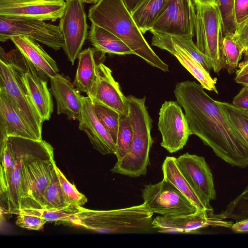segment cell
<instances>
[{"label": "cell", "instance_id": "obj_1", "mask_svg": "<svg viewBox=\"0 0 248 248\" xmlns=\"http://www.w3.org/2000/svg\"><path fill=\"white\" fill-rule=\"evenodd\" d=\"M194 81L177 83L174 93L185 111L191 135L198 137L215 154L232 166H248V147L237 135L217 101Z\"/></svg>", "mask_w": 248, "mask_h": 248}, {"label": "cell", "instance_id": "obj_2", "mask_svg": "<svg viewBox=\"0 0 248 248\" xmlns=\"http://www.w3.org/2000/svg\"><path fill=\"white\" fill-rule=\"evenodd\" d=\"M0 147L1 210L15 214L20 209V180L23 165L28 162L54 158L52 146L44 140L10 136Z\"/></svg>", "mask_w": 248, "mask_h": 248}, {"label": "cell", "instance_id": "obj_3", "mask_svg": "<svg viewBox=\"0 0 248 248\" xmlns=\"http://www.w3.org/2000/svg\"><path fill=\"white\" fill-rule=\"evenodd\" d=\"M88 16L92 23L115 35L148 64L169 71L146 41L123 0H99L90 7Z\"/></svg>", "mask_w": 248, "mask_h": 248}, {"label": "cell", "instance_id": "obj_4", "mask_svg": "<svg viewBox=\"0 0 248 248\" xmlns=\"http://www.w3.org/2000/svg\"><path fill=\"white\" fill-rule=\"evenodd\" d=\"M153 214L144 203L108 210L79 206L71 225L102 233H146L154 230Z\"/></svg>", "mask_w": 248, "mask_h": 248}, {"label": "cell", "instance_id": "obj_5", "mask_svg": "<svg viewBox=\"0 0 248 248\" xmlns=\"http://www.w3.org/2000/svg\"><path fill=\"white\" fill-rule=\"evenodd\" d=\"M128 116L133 131V138L128 153L117 160L111 169L114 173L138 177L145 175L149 164V154L153 144L151 135L152 120L145 106L146 97L137 98L130 95Z\"/></svg>", "mask_w": 248, "mask_h": 248}, {"label": "cell", "instance_id": "obj_6", "mask_svg": "<svg viewBox=\"0 0 248 248\" xmlns=\"http://www.w3.org/2000/svg\"><path fill=\"white\" fill-rule=\"evenodd\" d=\"M195 32L198 49L211 60L218 73L225 67L220 13L217 4L196 5Z\"/></svg>", "mask_w": 248, "mask_h": 248}, {"label": "cell", "instance_id": "obj_7", "mask_svg": "<svg viewBox=\"0 0 248 248\" xmlns=\"http://www.w3.org/2000/svg\"><path fill=\"white\" fill-rule=\"evenodd\" d=\"M0 55L16 67L40 117L43 122L49 120L53 110V103L47 86L48 78L40 73L16 47L6 53L0 47Z\"/></svg>", "mask_w": 248, "mask_h": 248}, {"label": "cell", "instance_id": "obj_8", "mask_svg": "<svg viewBox=\"0 0 248 248\" xmlns=\"http://www.w3.org/2000/svg\"><path fill=\"white\" fill-rule=\"evenodd\" d=\"M141 193L143 203L153 214L172 217L191 215L200 210L163 178L157 183L145 185Z\"/></svg>", "mask_w": 248, "mask_h": 248}, {"label": "cell", "instance_id": "obj_9", "mask_svg": "<svg viewBox=\"0 0 248 248\" xmlns=\"http://www.w3.org/2000/svg\"><path fill=\"white\" fill-rule=\"evenodd\" d=\"M24 36L55 50L64 46V39L59 26L29 18L0 16V41Z\"/></svg>", "mask_w": 248, "mask_h": 248}, {"label": "cell", "instance_id": "obj_10", "mask_svg": "<svg viewBox=\"0 0 248 248\" xmlns=\"http://www.w3.org/2000/svg\"><path fill=\"white\" fill-rule=\"evenodd\" d=\"M0 58V91L6 93L42 140L43 121L35 108L16 67L1 55Z\"/></svg>", "mask_w": 248, "mask_h": 248}, {"label": "cell", "instance_id": "obj_11", "mask_svg": "<svg viewBox=\"0 0 248 248\" xmlns=\"http://www.w3.org/2000/svg\"><path fill=\"white\" fill-rule=\"evenodd\" d=\"M56 165L54 158L35 160L24 164L20 180V209H43L44 192Z\"/></svg>", "mask_w": 248, "mask_h": 248}, {"label": "cell", "instance_id": "obj_12", "mask_svg": "<svg viewBox=\"0 0 248 248\" xmlns=\"http://www.w3.org/2000/svg\"><path fill=\"white\" fill-rule=\"evenodd\" d=\"M64 13L59 27L64 39L63 50L74 64L88 36L84 0H65Z\"/></svg>", "mask_w": 248, "mask_h": 248}, {"label": "cell", "instance_id": "obj_13", "mask_svg": "<svg viewBox=\"0 0 248 248\" xmlns=\"http://www.w3.org/2000/svg\"><path fill=\"white\" fill-rule=\"evenodd\" d=\"M195 21L192 0H168L150 31L192 38Z\"/></svg>", "mask_w": 248, "mask_h": 248}, {"label": "cell", "instance_id": "obj_14", "mask_svg": "<svg viewBox=\"0 0 248 248\" xmlns=\"http://www.w3.org/2000/svg\"><path fill=\"white\" fill-rule=\"evenodd\" d=\"M161 146L170 153L182 149L191 135L185 114L177 101H166L159 112Z\"/></svg>", "mask_w": 248, "mask_h": 248}, {"label": "cell", "instance_id": "obj_15", "mask_svg": "<svg viewBox=\"0 0 248 248\" xmlns=\"http://www.w3.org/2000/svg\"><path fill=\"white\" fill-rule=\"evenodd\" d=\"M234 223L221 218L213 211L199 210L188 215L178 217L158 216L153 218L154 230L165 233H196L209 227L231 229Z\"/></svg>", "mask_w": 248, "mask_h": 248}, {"label": "cell", "instance_id": "obj_16", "mask_svg": "<svg viewBox=\"0 0 248 248\" xmlns=\"http://www.w3.org/2000/svg\"><path fill=\"white\" fill-rule=\"evenodd\" d=\"M65 7V0H0V16L54 22Z\"/></svg>", "mask_w": 248, "mask_h": 248}, {"label": "cell", "instance_id": "obj_17", "mask_svg": "<svg viewBox=\"0 0 248 248\" xmlns=\"http://www.w3.org/2000/svg\"><path fill=\"white\" fill-rule=\"evenodd\" d=\"M181 172L193 188L207 204L216 198L211 170L205 158L186 152L176 158Z\"/></svg>", "mask_w": 248, "mask_h": 248}, {"label": "cell", "instance_id": "obj_18", "mask_svg": "<svg viewBox=\"0 0 248 248\" xmlns=\"http://www.w3.org/2000/svg\"><path fill=\"white\" fill-rule=\"evenodd\" d=\"M97 79L94 90L89 97L92 101L102 103L121 114H128V102L113 78L112 71L103 63L97 65Z\"/></svg>", "mask_w": 248, "mask_h": 248}, {"label": "cell", "instance_id": "obj_19", "mask_svg": "<svg viewBox=\"0 0 248 248\" xmlns=\"http://www.w3.org/2000/svg\"><path fill=\"white\" fill-rule=\"evenodd\" d=\"M10 136L41 140L10 96L0 91V143Z\"/></svg>", "mask_w": 248, "mask_h": 248}, {"label": "cell", "instance_id": "obj_20", "mask_svg": "<svg viewBox=\"0 0 248 248\" xmlns=\"http://www.w3.org/2000/svg\"><path fill=\"white\" fill-rule=\"evenodd\" d=\"M78 127L87 135L93 148L103 155L113 154L116 144L96 116L89 97L83 96Z\"/></svg>", "mask_w": 248, "mask_h": 248}, {"label": "cell", "instance_id": "obj_21", "mask_svg": "<svg viewBox=\"0 0 248 248\" xmlns=\"http://www.w3.org/2000/svg\"><path fill=\"white\" fill-rule=\"evenodd\" d=\"M49 79L50 91L56 101L57 114H64L69 120H78L83 96L66 76L58 74Z\"/></svg>", "mask_w": 248, "mask_h": 248}, {"label": "cell", "instance_id": "obj_22", "mask_svg": "<svg viewBox=\"0 0 248 248\" xmlns=\"http://www.w3.org/2000/svg\"><path fill=\"white\" fill-rule=\"evenodd\" d=\"M151 45L168 51L199 82L202 87L218 93L216 86L217 78H213L198 62L185 51L173 45L164 34L152 32Z\"/></svg>", "mask_w": 248, "mask_h": 248}, {"label": "cell", "instance_id": "obj_23", "mask_svg": "<svg viewBox=\"0 0 248 248\" xmlns=\"http://www.w3.org/2000/svg\"><path fill=\"white\" fill-rule=\"evenodd\" d=\"M10 40L43 76L50 79L59 74L55 60L37 41L24 36L13 37Z\"/></svg>", "mask_w": 248, "mask_h": 248}, {"label": "cell", "instance_id": "obj_24", "mask_svg": "<svg viewBox=\"0 0 248 248\" xmlns=\"http://www.w3.org/2000/svg\"><path fill=\"white\" fill-rule=\"evenodd\" d=\"M163 179L171 183L200 210L213 211L198 195L179 169L173 156H167L162 165Z\"/></svg>", "mask_w": 248, "mask_h": 248}, {"label": "cell", "instance_id": "obj_25", "mask_svg": "<svg viewBox=\"0 0 248 248\" xmlns=\"http://www.w3.org/2000/svg\"><path fill=\"white\" fill-rule=\"evenodd\" d=\"M94 47H88L81 50L78 58V65L73 84L79 92L86 93L88 97L92 94L97 79V65Z\"/></svg>", "mask_w": 248, "mask_h": 248}, {"label": "cell", "instance_id": "obj_26", "mask_svg": "<svg viewBox=\"0 0 248 248\" xmlns=\"http://www.w3.org/2000/svg\"><path fill=\"white\" fill-rule=\"evenodd\" d=\"M88 39L94 48L103 53L135 55L134 52L117 36L93 23L91 25Z\"/></svg>", "mask_w": 248, "mask_h": 248}, {"label": "cell", "instance_id": "obj_27", "mask_svg": "<svg viewBox=\"0 0 248 248\" xmlns=\"http://www.w3.org/2000/svg\"><path fill=\"white\" fill-rule=\"evenodd\" d=\"M168 0H143L131 15L137 25L144 34L150 31Z\"/></svg>", "mask_w": 248, "mask_h": 248}, {"label": "cell", "instance_id": "obj_28", "mask_svg": "<svg viewBox=\"0 0 248 248\" xmlns=\"http://www.w3.org/2000/svg\"><path fill=\"white\" fill-rule=\"evenodd\" d=\"M217 102L232 127L248 147V114L232 104Z\"/></svg>", "mask_w": 248, "mask_h": 248}, {"label": "cell", "instance_id": "obj_29", "mask_svg": "<svg viewBox=\"0 0 248 248\" xmlns=\"http://www.w3.org/2000/svg\"><path fill=\"white\" fill-rule=\"evenodd\" d=\"M92 101L96 116L116 144L121 114L102 103Z\"/></svg>", "mask_w": 248, "mask_h": 248}, {"label": "cell", "instance_id": "obj_30", "mask_svg": "<svg viewBox=\"0 0 248 248\" xmlns=\"http://www.w3.org/2000/svg\"><path fill=\"white\" fill-rule=\"evenodd\" d=\"M164 34L173 45L186 52L200 63L207 72L210 73V70L213 69L211 59L198 49L192 38Z\"/></svg>", "mask_w": 248, "mask_h": 248}, {"label": "cell", "instance_id": "obj_31", "mask_svg": "<svg viewBox=\"0 0 248 248\" xmlns=\"http://www.w3.org/2000/svg\"><path fill=\"white\" fill-rule=\"evenodd\" d=\"M28 212L41 217L47 222L71 225L75 215L78 213L79 206H68L59 209H25Z\"/></svg>", "mask_w": 248, "mask_h": 248}, {"label": "cell", "instance_id": "obj_32", "mask_svg": "<svg viewBox=\"0 0 248 248\" xmlns=\"http://www.w3.org/2000/svg\"><path fill=\"white\" fill-rule=\"evenodd\" d=\"M133 138V131L128 114H121L115 153L117 160L122 158L128 153Z\"/></svg>", "mask_w": 248, "mask_h": 248}, {"label": "cell", "instance_id": "obj_33", "mask_svg": "<svg viewBox=\"0 0 248 248\" xmlns=\"http://www.w3.org/2000/svg\"><path fill=\"white\" fill-rule=\"evenodd\" d=\"M56 166L50 182L44 192L43 209H59L68 206L65 203Z\"/></svg>", "mask_w": 248, "mask_h": 248}, {"label": "cell", "instance_id": "obj_34", "mask_svg": "<svg viewBox=\"0 0 248 248\" xmlns=\"http://www.w3.org/2000/svg\"><path fill=\"white\" fill-rule=\"evenodd\" d=\"M222 44L225 67L231 73L238 65L244 50L232 35L223 36Z\"/></svg>", "mask_w": 248, "mask_h": 248}, {"label": "cell", "instance_id": "obj_35", "mask_svg": "<svg viewBox=\"0 0 248 248\" xmlns=\"http://www.w3.org/2000/svg\"><path fill=\"white\" fill-rule=\"evenodd\" d=\"M235 0H217L221 21V33L223 36L232 35L238 25L234 16Z\"/></svg>", "mask_w": 248, "mask_h": 248}, {"label": "cell", "instance_id": "obj_36", "mask_svg": "<svg viewBox=\"0 0 248 248\" xmlns=\"http://www.w3.org/2000/svg\"><path fill=\"white\" fill-rule=\"evenodd\" d=\"M56 172L60 181L65 203L67 206H82L87 202V199L70 183L59 168L56 166Z\"/></svg>", "mask_w": 248, "mask_h": 248}, {"label": "cell", "instance_id": "obj_37", "mask_svg": "<svg viewBox=\"0 0 248 248\" xmlns=\"http://www.w3.org/2000/svg\"><path fill=\"white\" fill-rule=\"evenodd\" d=\"M15 214L17 215L16 224L21 228L30 230H40L47 222L41 217L25 209H20Z\"/></svg>", "mask_w": 248, "mask_h": 248}, {"label": "cell", "instance_id": "obj_38", "mask_svg": "<svg viewBox=\"0 0 248 248\" xmlns=\"http://www.w3.org/2000/svg\"><path fill=\"white\" fill-rule=\"evenodd\" d=\"M234 16L238 26L248 20V0H235Z\"/></svg>", "mask_w": 248, "mask_h": 248}, {"label": "cell", "instance_id": "obj_39", "mask_svg": "<svg viewBox=\"0 0 248 248\" xmlns=\"http://www.w3.org/2000/svg\"><path fill=\"white\" fill-rule=\"evenodd\" d=\"M232 37L245 51L248 47V20L238 26Z\"/></svg>", "mask_w": 248, "mask_h": 248}, {"label": "cell", "instance_id": "obj_40", "mask_svg": "<svg viewBox=\"0 0 248 248\" xmlns=\"http://www.w3.org/2000/svg\"><path fill=\"white\" fill-rule=\"evenodd\" d=\"M232 104L243 111H248V86H244L240 90L233 98Z\"/></svg>", "mask_w": 248, "mask_h": 248}, {"label": "cell", "instance_id": "obj_41", "mask_svg": "<svg viewBox=\"0 0 248 248\" xmlns=\"http://www.w3.org/2000/svg\"><path fill=\"white\" fill-rule=\"evenodd\" d=\"M231 229L236 233H248V219L235 222Z\"/></svg>", "mask_w": 248, "mask_h": 248}, {"label": "cell", "instance_id": "obj_42", "mask_svg": "<svg viewBox=\"0 0 248 248\" xmlns=\"http://www.w3.org/2000/svg\"><path fill=\"white\" fill-rule=\"evenodd\" d=\"M239 69L237 70L236 76H240L248 74V60H245L239 65Z\"/></svg>", "mask_w": 248, "mask_h": 248}, {"label": "cell", "instance_id": "obj_43", "mask_svg": "<svg viewBox=\"0 0 248 248\" xmlns=\"http://www.w3.org/2000/svg\"><path fill=\"white\" fill-rule=\"evenodd\" d=\"M124 2L128 9V10L131 13L136 7L143 0H123Z\"/></svg>", "mask_w": 248, "mask_h": 248}, {"label": "cell", "instance_id": "obj_44", "mask_svg": "<svg viewBox=\"0 0 248 248\" xmlns=\"http://www.w3.org/2000/svg\"><path fill=\"white\" fill-rule=\"evenodd\" d=\"M235 81L236 82L244 86H248V74L240 76H236Z\"/></svg>", "mask_w": 248, "mask_h": 248}, {"label": "cell", "instance_id": "obj_45", "mask_svg": "<svg viewBox=\"0 0 248 248\" xmlns=\"http://www.w3.org/2000/svg\"><path fill=\"white\" fill-rule=\"evenodd\" d=\"M196 5L217 4V0H193Z\"/></svg>", "mask_w": 248, "mask_h": 248}, {"label": "cell", "instance_id": "obj_46", "mask_svg": "<svg viewBox=\"0 0 248 248\" xmlns=\"http://www.w3.org/2000/svg\"><path fill=\"white\" fill-rule=\"evenodd\" d=\"M99 0H84L85 3H90V4H95Z\"/></svg>", "mask_w": 248, "mask_h": 248}, {"label": "cell", "instance_id": "obj_47", "mask_svg": "<svg viewBox=\"0 0 248 248\" xmlns=\"http://www.w3.org/2000/svg\"><path fill=\"white\" fill-rule=\"evenodd\" d=\"M244 53L246 55V56H248V47L247 48V49L244 51Z\"/></svg>", "mask_w": 248, "mask_h": 248}, {"label": "cell", "instance_id": "obj_48", "mask_svg": "<svg viewBox=\"0 0 248 248\" xmlns=\"http://www.w3.org/2000/svg\"><path fill=\"white\" fill-rule=\"evenodd\" d=\"M248 60V56L246 57V60Z\"/></svg>", "mask_w": 248, "mask_h": 248}, {"label": "cell", "instance_id": "obj_49", "mask_svg": "<svg viewBox=\"0 0 248 248\" xmlns=\"http://www.w3.org/2000/svg\"><path fill=\"white\" fill-rule=\"evenodd\" d=\"M245 112H246L248 114V111H244Z\"/></svg>", "mask_w": 248, "mask_h": 248}]
</instances>
